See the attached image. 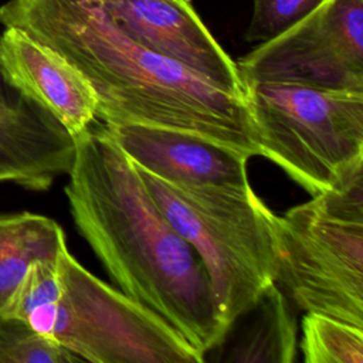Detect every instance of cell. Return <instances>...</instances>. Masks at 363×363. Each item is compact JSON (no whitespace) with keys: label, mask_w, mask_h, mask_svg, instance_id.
Returning <instances> with one entry per match:
<instances>
[{"label":"cell","mask_w":363,"mask_h":363,"mask_svg":"<svg viewBox=\"0 0 363 363\" xmlns=\"http://www.w3.org/2000/svg\"><path fill=\"white\" fill-rule=\"evenodd\" d=\"M68 176L72 220L111 279L206 359L227 332L206 269L106 126L75 138Z\"/></svg>","instance_id":"1"},{"label":"cell","mask_w":363,"mask_h":363,"mask_svg":"<svg viewBox=\"0 0 363 363\" xmlns=\"http://www.w3.org/2000/svg\"><path fill=\"white\" fill-rule=\"evenodd\" d=\"M0 23L71 62L91 84L106 126L172 128L258 156L244 98L136 41L99 0H7Z\"/></svg>","instance_id":"2"},{"label":"cell","mask_w":363,"mask_h":363,"mask_svg":"<svg viewBox=\"0 0 363 363\" xmlns=\"http://www.w3.org/2000/svg\"><path fill=\"white\" fill-rule=\"evenodd\" d=\"M0 315L92 363H201L164 319L105 284L62 248L33 262Z\"/></svg>","instance_id":"3"},{"label":"cell","mask_w":363,"mask_h":363,"mask_svg":"<svg viewBox=\"0 0 363 363\" xmlns=\"http://www.w3.org/2000/svg\"><path fill=\"white\" fill-rule=\"evenodd\" d=\"M138 170L169 223L197 252L228 329L277 281V214L251 184L184 186Z\"/></svg>","instance_id":"4"},{"label":"cell","mask_w":363,"mask_h":363,"mask_svg":"<svg viewBox=\"0 0 363 363\" xmlns=\"http://www.w3.org/2000/svg\"><path fill=\"white\" fill-rule=\"evenodd\" d=\"M278 286L305 312L363 328V166L277 216Z\"/></svg>","instance_id":"5"},{"label":"cell","mask_w":363,"mask_h":363,"mask_svg":"<svg viewBox=\"0 0 363 363\" xmlns=\"http://www.w3.org/2000/svg\"><path fill=\"white\" fill-rule=\"evenodd\" d=\"M245 102L258 156L312 196L363 162V91L254 82Z\"/></svg>","instance_id":"6"},{"label":"cell","mask_w":363,"mask_h":363,"mask_svg":"<svg viewBox=\"0 0 363 363\" xmlns=\"http://www.w3.org/2000/svg\"><path fill=\"white\" fill-rule=\"evenodd\" d=\"M235 65L244 88L254 82H289L363 91V0H323Z\"/></svg>","instance_id":"7"},{"label":"cell","mask_w":363,"mask_h":363,"mask_svg":"<svg viewBox=\"0 0 363 363\" xmlns=\"http://www.w3.org/2000/svg\"><path fill=\"white\" fill-rule=\"evenodd\" d=\"M136 41L245 99L235 61L208 31L189 0H99Z\"/></svg>","instance_id":"8"},{"label":"cell","mask_w":363,"mask_h":363,"mask_svg":"<svg viewBox=\"0 0 363 363\" xmlns=\"http://www.w3.org/2000/svg\"><path fill=\"white\" fill-rule=\"evenodd\" d=\"M121 150L140 170L184 186H248V156L163 126L118 123L106 126Z\"/></svg>","instance_id":"9"},{"label":"cell","mask_w":363,"mask_h":363,"mask_svg":"<svg viewBox=\"0 0 363 363\" xmlns=\"http://www.w3.org/2000/svg\"><path fill=\"white\" fill-rule=\"evenodd\" d=\"M0 77L50 112L74 138L96 119V95L62 55L14 27L0 34Z\"/></svg>","instance_id":"10"},{"label":"cell","mask_w":363,"mask_h":363,"mask_svg":"<svg viewBox=\"0 0 363 363\" xmlns=\"http://www.w3.org/2000/svg\"><path fill=\"white\" fill-rule=\"evenodd\" d=\"M75 138L43 106L16 92L0 91V183L47 190L68 174Z\"/></svg>","instance_id":"11"},{"label":"cell","mask_w":363,"mask_h":363,"mask_svg":"<svg viewBox=\"0 0 363 363\" xmlns=\"http://www.w3.org/2000/svg\"><path fill=\"white\" fill-rule=\"evenodd\" d=\"M235 320L242 322V326L224 357L225 362L291 363L295 360L296 320L281 286L269 285Z\"/></svg>","instance_id":"12"},{"label":"cell","mask_w":363,"mask_h":363,"mask_svg":"<svg viewBox=\"0 0 363 363\" xmlns=\"http://www.w3.org/2000/svg\"><path fill=\"white\" fill-rule=\"evenodd\" d=\"M65 247V234L52 218L28 211L0 214V312L30 265L57 258Z\"/></svg>","instance_id":"13"},{"label":"cell","mask_w":363,"mask_h":363,"mask_svg":"<svg viewBox=\"0 0 363 363\" xmlns=\"http://www.w3.org/2000/svg\"><path fill=\"white\" fill-rule=\"evenodd\" d=\"M301 350L305 363H363V328L306 312Z\"/></svg>","instance_id":"14"},{"label":"cell","mask_w":363,"mask_h":363,"mask_svg":"<svg viewBox=\"0 0 363 363\" xmlns=\"http://www.w3.org/2000/svg\"><path fill=\"white\" fill-rule=\"evenodd\" d=\"M79 357L47 339L26 320L0 315V363H75Z\"/></svg>","instance_id":"15"},{"label":"cell","mask_w":363,"mask_h":363,"mask_svg":"<svg viewBox=\"0 0 363 363\" xmlns=\"http://www.w3.org/2000/svg\"><path fill=\"white\" fill-rule=\"evenodd\" d=\"M323 0H252L254 11L244 34L251 44L265 43L315 10Z\"/></svg>","instance_id":"16"},{"label":"cell","mask_w":363,"mask_h":363,"mask_svg":"<svg viewBox=\"0 0 363 363\" xmlns=\"http://www.w3.org/2000/svg\"><path fill=\"white\" fill-rule=\"evenodd\" d=\"M0 91H1V89H0Z\"/></svg>","instance_id":"17"}]
</instances>
